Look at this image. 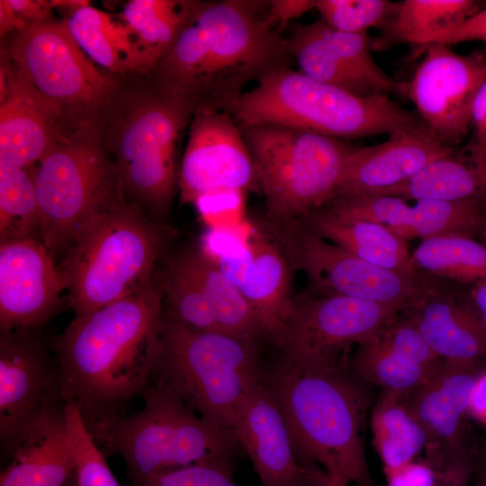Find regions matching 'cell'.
I'll list each match as a JSON object with an SVG mask.
<instances>
[{
  "instance_id": "6da1fadb",
  "label": "cell",
  "mask_w": 486,
  "mask_h": 486,
  "mask_svg": "<svg viewBox=\"0 0 486 486\" xmlns=\"http://www.w3.org/2000/svg\"><path fill=\"white\" fill-rule=\"evenodd\" d=\"M162 285L141 290L75 316L51 342L66 403L86 424L122 409L150 384L159 356Z\"/></svg>"
},
{
  "instance_id": "7a4b0ae2",
  "label": "cell",
  "mask_w": 486,
  "mask_h": 486,
  "mask_svg": "<svg viewBox=\"0 0 486 486\" xmlns=\"http://www.w3.org/2000/svg\"><path fill=\"white\" fill-rule=\"evenodd\" d=\"M268 1L198 2L169 53L154 69L161 92L200 109L230 113L251 82L292 59L266 18Z\"/></svg>"
},
{
  "instance_id": "3957f363",
  "label": "cell",
  "mask_w": 486,
  "mask_h": 486,
  "mask_svg": "<svg viewBox=\"0 0 486 486\" xmlns=\"http://www.w3.org/2000/svg\"><path fill=\"white\" fill-rule=\"evenodd\" d=\"M348 366L311 367L281 357L266 381L301 462L346 485L375 486L364 448L367 396Z\"/></svg>"
},
{
  "instance_id": "277c9868",
  "label": "cell",
  "mask_w": 486,
  "mask_h": 486,
  "mask_svg": "<svg viewBox=\"0 0 486 486\" xmlns=\"http://www.w3.org/2000/svg\"><path fill=\"white\" fill-rule=\"evenodd\" d=\"M164 242L160 221L114 194L78 228L58 266L75 316L150 284Z\"/></svg>"
},
{
  "instance_id": "5b68a950",
  "label": "cell",
  "mask_w": 486,
  "mask_h": 486,
  "mask_svg": "<svg viewBox=\"0 0 486 486\" xmlns=\"http://www.w3.org/2000/svg\"><path fill=\"white\" fill-rule=\"evenodd\" d=\"M142 410L86 424L106 454L124 461L132 482L202 462H230L231 431L203 418L165 383L152 380Z\"/></svg>"
},
{
  "instance_id": "8992f818",
  "label": "cell",
  "mask_w": 486,
  "mask_h": 486,
  "mask_svg": "<svg viewBox=\"0 0 486 486\" xmlns=\"http://www.w3.org/2000/svg\"><path fill=\"white\" fill-rule=\"evenodd\" d=\"M230 114L240 128L270 124L338 140L425 125L388 95L357 96L290 66L273 70L243 93Z\"/></svg>"
},
{
  "instance_id": "52a82bcc",
  "label": "cell",
  "mask_w": 486,
  "mask_h": 486,
  "mask_svg": "<svg viewBox=\"0 0 486 486\" xmlns=\"http://www.w3.org/2000/svg\"><path fill=\"white\" fill-rule=\"evenodd\" d=\"M264 375L256 340L194 328L164 311L152 380L203 418L235 435L239 410Z\"/></svg>"
},
{
  "instance_id": "ba28073f",
  "label": "cell",
  "mask_w": 486,
  "mask_h": 486,
  "mask_svg": "<svg viewBox=\"0 0 486 486\" xmlns=\"http://www.w3.org/2000/svg\"><path fill=\"white\" fill-rule=\"evenodd\" d=\"M240 130L273 216L303 219L334 199L352 147L338 139L277 125Z\"/></svg>"
},
{
  "instance_id": "9c48e42d",
  "label": "cell",
  "mask_w": 486,
  "mask_h": 486,
  "mask_svg": "<svg viewBox=\"0 0 486 486\" xmlns=\"http://www.w3.org/2000/svg\"><path fill=\"white\" fill-rule=\"evenodd\" d=\"M126 112L110 148L116 181L127 200L159 221L178 184L177 144L194 110L186 101L154 87Z\"/></svg>"
},
{
  "instance_id": "30bf717a",
  "label": "cell",
  "mask_w": 486,
  "mask_h": 486,
  "mask_svg": "<svg viewBox=\"0 0 486 486\" xmlns=\"http://www.w3.org/2000/svg\"><path fill=\"white\" fill-rule=\"evenodd\" d=\"M40 213V239L64 256L86 220L121 191L95 128L84 122L60 136L33 169Z\"/></svg>"
},
{
  "instance_id": "8fae6325",
  "label": "cell",
  "mask_w": 486,
  "mask_h": 486,
  "mask_svg": "<svg viewBox=\"0 0 486 486\" xmlns=\"http://www.w3.org/2000/svg\"><path fill=\"white\" fill-rule=\"evenodd\" d=\"M401 311L387 303L346 296L304 295L293 310L278 348L282 358L311 367L347 365L346 356Z\"/></svg>"
},
{
  "instance_id": "7c38bea8",
  "label": "cell",
  "mask_w": 486,
  "mask_h": 486,
  "mask_svg": "<svg viewBox=\"0 0 486 486\" xmlns=\"http://www.w3.org/2000/svg\"><path fill=\"white\" fill-rule=\"evenodd\" d=\"M8 54L17 72L59 112L95 109L112 89L111 81L74 40L65 21L18 32Z\"/></svg>"
},
{
  "instance_id": "4fadbf2b",
  "label": "cell",
  "mask_w": 486,
  "mask_h": 486,
  "mask_svg": "<svg viewBox=\"0 0 486 486\" xmlns=\"http://www.w3.org/2000/svg\"><path fill=\"white\" fill-rule=\"evenodd\" d=\"M65 404L57 360L34 329L0 336V444L12 456L31 427L48 410Z\"/></svg>"
},
{
  "instance_id": "5bb4252c",
  "label": "cell",
  "mask_w": 486,
  "mask_h": 486,
  "mask_svg": "<svg viewBox=\"0 0 486 486\" xmlns=\"http://www.w3.org/2000/svg\"><path fill=\"white\" fill-rule=\"evenodd\" d=\"M424 47L407 97L431 133L454 148L468 133L472 103L486 78V56L478 51L460 55L439 43Z\"/></svg>"
},
{
  "instance_id": "9a60e30c",
  "label": "cell",
  "mask_w": 486,
  "mask_h": 486,
  "mask_svg": "<svg viewBox=\"0 0 486 486\" xmlns=\"http://www.w3.org/2000/svg\"><path fill=\"white\" fill-rule=\"evenodd\" d=\"M285 39L300 71L313 79L361 97H407L408 84L391 77L373 58V39L367 33L338 31L320 19L293 23Z\"/></svg>"
},
{
  "instance_id": "2e32d148",
  "label": "cell",
  "mask_w": 486,
  "mask_h": 486,
  "mask_svg": "<svg viewBox=\"0 0 486 486\" xmlns=\"http://www.w3.org/2000/svg\"><path fill=\"white\" fill-rule=\"evenodd\" d=\"M466 284L415 271L411 292L400 314L416 327L439 358L486 363V328Z\"/></svg>"
},
{
  "instance_id": "e0dca14e",
  "label": "cell",
  "mask_w": 486,
  "mask_h": 486,
  "mask_svg": "<svg viewBox=\"0 0 486 486\" xmlns=\"http://www.w3.org/2000/svg\"><path fill=\"white\" fill-rule=\"evenodd\" d=\"M486 363L442 360L404 402L426 435L428 462L439 472L472 459L468 417L473 389Z\"/></svg>"
},
{
  "instance_id": "ac0fdd59",
  "label": "cell",
  "mask_w": 486,
  "mask_h": 486,
  "mask_svg": "<svg viewBox=\"0 0 486 486\" xmlns=\"http://www.w3.org/2000/svg\"><path fill=\"white\" fill-rule=\"evenodd\" d=\"M256 181L253 158L231 114L194 111L178 172L181 201L194 204L201 196L220 190L246 193Z\"/></svg>"
},
{
  "instance_id": "d6986e66",
  "label": "cell",
  "mask_w": 486,
  "mask_h": 486,
  "mask_svg": "<svg viewBox=\"0 0 486 486\" xmlns=\"http://www.w3.org/2000/svg\"><path fill=\"white\" fill-rule=\"evenodd\" d=\"M320 210L339 220L382 224L405 241L464 237L486 243V199L420 200L410 206L399 197L362 195L334 199Z\"/></svg>"
},
{
  "instance_id": "ffe728a7",
  "label": "cell",
  "mask_w": 486,
  "mask_h": 486,
  "mask_svg": "<svg viewBox=\"0 0 486 486\" xmlns=\"http://www.w3.org/2000/svg\"><path fill=\"white\" fill-rule=\"evenodd\" d=\"M293 235L290 249L315 294L393 304L401 310L406 305L414 273H399L368 263L306 228L296 230Z\"/></svg>"
},
{
  "instance_id": "44dd1931",
  "label": "cell",
  "mask_w": 486,
  "mask_h": 486,
  "mask_svg": "<svg viewBox=\"0 0 486 486\" xmlns=\"http://www.w3.org/2000/svg\"><path fill=\"white\" fill-rule=\"evenodd\" d=\"M66 290L45 245L38 238L0 243V328L37 330L58 312Z\"/></svg>"
},
{
  "instance_id": "7402d4cb",
  "label": "cell",
  "mask_w": 486,
  "mask_h": 486,
  "mask_svg": "<svg viewBox=\"0 0 486 486\" xmlns=\"http://www.w3.org/2000/svg\"><path fill=\"white\" fill-rule=\"evenodd\" d=\"M235 436L263 486H322L327 474L303 464L265 375L242 404Z\"/></svg>"
},
{
  "instance_id": "603a6c76",
  "label": "cell",
  "mask_w": 486,
  "mask_h": 486,
  "mask_svg": "<svg viewBox=\"0 0 486 486\" xmlns=\"http://www.w3.org/2000/svg\"><path fill=\"white\" fill-rule=\"evenodd\" d=\"M212 261L249 303L263 336L278 346L294 306L290 269L281 251L255 230Z\"/></svg>"
},
{
  "instance_id": "cb8c5ba5",
  "label": "cell",
  "mask_w": 486,
  "mask_h": 486,
  "mask_svg": "<svg viewBox=\"0 0 486 486\" xmlns=\"http://www.w3.org/2000/svg\"><path fill=\"white\" fill-rule=\"evenodd\" d=\"M441 361L416 327L400 312L356 346L347 365L358 379L405 402Z\"/></svg>"
},
{
  "instance_id": "d4e9b609",
  "label": "cell",
  "mask_w": 486,
  "mask_h": 486,
  "mask_svg": "<svg viewBox=\"0 0 486 486\" xmlns=\"http://www.w3.org/2000/svg\"><path fill=\"white\" fill-rule=\"evenodd\" d=\"M456 150L439 141L426 125L399 130L372 147L353 148L334 199L374 194Z\"/></svg>"
},
{
  "instance_id": "484cf974",
  "label": "cell",
  "mask_w": 486,
  "mask_h": 486,
  "mask_svg": "<svg viewBox=\"0 0 486 486\" xmlns=\"http://www.w3.org/2000/svg\"><path fill=\"white\" fill-rule=\"evenodd\" d=\"M60 112L18 72H8L7 94L0 105V166L31 167L57 142Z\"/></svg>"
},
{
  "instance_id": "4316f807",
  "label": "cell",
  "mask_w": 486,
  "mask_h": 486,
  "mask_svg": "<svg viewBox=\"0 0 486 486\" xmlns=\"http://www.w3.org/2000/svg\"><path fill=\"white\" fill-rule=\"evenodd\" d=\"M2 472L0 486H65L76 471V457L65 404L45 411L15 447Z\"/></svg>"
},
{
  "instance_id": "83f0119b",
  "label": "cell",
  "mask_w": 486,
  "mask_h": 486,
  "mask_svg": "<svg viewBox=\"0 0 486 486\" xmlns=\"http://www.w3.org/2000/svg\"><path fill=\"white\" fill-rule=\"evenodd\" d=\"M65 22L83 51L102 67L121 74L155 69L130 27L109 14L88 5L72 13Z\"/></svg>"
},
{
  "instance_id": "f1b7e54d",
  "label": "cell",
  "mask_w": 486,
  "mask_h": 486,
  "mask_svg": "<svg viewBox=\"0 0 486 486\" xmlns=\"http://www.w3.org/2000/svg\"><path fill=\"white\" fill-rule=\"evenodd\" d=\"M372 195L442 202L486 199V162L466 146L428 163L408 180Z\"/></svg>"
},
{
  "instance_id": "f546056e",
  "label": "cell",
  "mask_w": 486,
  "mask_h": 486,
  "mask_svg": "<svg viewBox=\"0 0 486 486\" xmlns=\"http://www.w3.org/2000/svg\"><path fill=\"white\" fill-rule=\"evenodd\" d=\"M302 220L310 232L368 263L399 273H415L406 241L382 224L339 220L320 209Z\"/></svg>"
},
{
  "instance_id": "4dcf8cb0",
  "label": "cell",
  "mask_w": 486,
  "mask_h": 486,
  "mask_svg": "<svg viewBox=\"0 0 486 486\" xmlns=\"http://www.w3.org/2000/svg\"><path fill=\"white\" fill-rule=\"evenodd\" d=\"M177 258L200 284L219 328L256 340L263 335L259 321L237 285L200 249H189Z\"/></svg>"
},
{
  "instance_id": "1f68e13d",
  "label": "cell",
  "mask_w": 486,
  "mask_h": 486,
  "mask_svg": "<svg viewBox=\"0 0 486 486\" xmlns=\"http://www.w3.org/2000/svg\"><path fill=\"white\" fill-rule=\"evenodd\" d=\"M197 1L131 0L122 12L128 24L156 67L169 53L192 17Z\"/></svg>"
},
{
  "instance_id": "d6a6232c",
  "label": "cell",
  "mask_w": 486,
  "mask_h": 486,
  "mask_svg": "<svg viewBox=\"0 0 486 486\" xmlns=\"http://www.w3.org/2000/svg\"><path fill=\"white\" fill-rule=\"evenodd\" d=\"M480 11L472 0H406L380 37L373 39V50H381L393 44L418 40L450 28Z\"/></svg>"
},
{
  "instance_id": "836d02e7",
  "label": "cell",
  "mask_w": 486,
  "mask_h": 486,
  "mask_svg": "<svg viewBox=\"0 0 486 486\" xmlns=\"http://www.w3.org/2000/svg\"><path fill=\"white\" fill-rule=\"evenodd\" d=\"M371 428L383 471L398 468L425 449V432L406 404L382 393L373 408Z\"/></svg>"
},
{
  "instance_id": "e575fe53",
  "label": "cell",
  "mask_w": 486,
  "mask_h": 486,
  "mask_svg": "<svg viewBox=\"0 0 486 486\" xmlns=\"http://www.w3.org/2000/svg\"><path fill=\"white\" fill-rule=\"evenodd\" d=\"M415 271H424L465 284L486 281V243L464 237L422 240L410 254Z\"/></svg>"
},
{
  "instance_id": "d590c367",
  "label": "cell",
  "mask_w": 486,
  "mask_h": 486,
  "mask_svg": "<svg viewBox=\"0 0 486 486\" xmlns=\"http://www.w3.org/2000/svg\"><path fill=\"white\" fill-rule=\"evenodd\" d=\"M29 168L0 166L1 243L40 237V213Z\"/></svg>"
},
{
  "instance_id": "8d00e7d4",
  "label": "cell",
  "mask_w": 486,
  "mask_h": 486,
  "mask_svg": "<svg viewBox=\"0 0 486 486\" xmlns=\"http://www.w3.org/2000/svg\"><path fill=\"white\" fill-rule=\"evenodd\" d=\"M162 288L167 314L194 328L221 331L200 284L177 257L170 265Z\"/></svg>"
},
{
  "instance_id": "74e56055",
  "label": "cell",
  "mask_w": 486,
  "mask_h": 486,
  "mask_svg": "<svg viewBox=\"0 0 486 486\" xmlns=\"http://www.w3.org/2000/svg\"><path fill=\"white\" fill-rule=\"evenodd\" d=\"M400 4L388 0H316L320 19L333 29L367 33L371 28L387 26L396 16Z\"/></svg>"
},
{
  "instance_id": "f35d334b",
  "label": "cell",
  "mask_w": 486,
  "mask_h": 486,
  "mask_svg": "<svg viewBox=\"0 0 486 486\" xmlns=\"http://www.w3.org/2000/svg\"><path fill=\"white\" fill-rule=\"evenodd\" d=\"M65 417L76 462L77 486H121L78 409L66 403Z\"/></svg>"
},
{
  "instance_id": "ab89813d",
  "label": "cell",
  "mask_w": 486,
  "mask_h": 486,
  "mask_svg": "<svg viewBox=\"0 0 486 486\" xmlns=\"http://www.w3.org/2000/svg\"><path fill=\"white\" fill-rule=\"evenodd\" d=\"M131 486H238L230 462H202L132 482Z\"/></svg>"
},
{
  "instance_id": "60d3db41",
  "label": "cell",
  "mask_w": 486,
  "mask_h": 486,
  "mask_svg": "<svg viewBox=\"0 0 486 486\" xmlns=\"http://www.w3.org/2000/svg\"><path fill=\"white\" fill-rule=\"evenodd\" d=\"M209 229L232 228L245 221V192L220 190L204 194L194 203Z\"/></svg>"
},
{
  "instance_id": "b9f144b4",
  "label": "cell",
  "mask_w": 486,
  "mask_h": 486,
  "mask_svg": "<svg viewBox=\"0 0 486 486\" xmlns=\"http://www.w3.org/2000/svg\"><path fill=\"white\" fill-rule=\"evenodd\" d=\"M470 40L486 42V9L478 11L454 26L422 37L415 44L449 45Z\"/></svg>"
},
{
  "instance_id": "7bdbcfd3",
  "label": "cell",
  "mask_w": 486,
  "mask_h": 486,
  "mask_svg": "<svg viewBox=\"0 0 486 486\" xmlns=\"http://www.w3.org/2000/svg\"><path fill=\"white\" fill-rule=\"evenodd\" d=\"M383 472L386 486H438L440 482V472L428 461L413 460Z\"/></svg>"
},
{
  "instance_id": "ee69618b",
  "label": "cell",
  "mask_w": 486,
  "mask_h": 486,
  "mask_svg": "<svg viewBox=\"0 0 486 486\" xmlns=\"http://www.w3.org/2000/svg\"><path fill=\"white\" fill-rule=\"evenodd\" d=\"M316 0H274L268 1L266 18L281 34L285 26L315 8Z\"/></svg>"
},
{
  "instance_id": "f6af8a7d",
  "label": "cell",
  "mask_w": 486,
  "mask_h": 486,
  "mask_svg": "<svg viewBox=\"0 0 486 486\" xmlns=\"http://www.w3.org/2000/svg\"><path fill=\"white\" fill-rule=\"evenodd\" d=\"M472 122L475 128V135L467 147L477 158L486 161V78L480 86L472 103Z\"/></svg>"
},
{
  "instance_id": "bcb514c9",
  "label": "cell",
  "mask_w": 486,
  "mask_h": 486,
  "mask_svg": "<svg viewBox=\"0 0 486 486\" xmlns=\"http://www.w3.org/2000/svg\"><path fill=\"white\" fill-rule=\"evenodd\" d=\"M16 14L27 26L52 21L53 5L45 0H9Z\"/></svg>"
},
{
  "instance_id": "7dc6e473",
  "label": "cell",
  "mask_w": 486,
  "mask_h": 486,
  "mask_svg": "<svg viewBox=\"0 0 486 486\" xmlns=\"http://www.w3.org/2000/svg\"><path fill=\"white\" fill-rule=\"evenodd\" d=\"M470 414L486 425V368L479 376L473 389Z\"/></svg>"
},
{
  "instance_id": "c3c4849f",
  "label": "cell",
  "mask_w": 486,
  "mask_h": 486,
  "mask_svg": "<svg viewBox=\"0 0 486 486\" xmlns=\"http://www.w3.org/2000/svg\"><path fill=\"white\" fill-rule=\"evenodd\" d=\"M27 24L16 14L12 8L9 0L0 1V35L18 31L21 32L27 28Z\"/></svg>"
},
{
  "instance_id": "681fc988",
  "label": "cell",
  "mask_w": 486,
  "mask_h": 486,
  "mask_svg": "<svg viewBox=\"0 0 486 486\" xmlns=\"http://www.w3.org/2000/svg\"><path fill=\"white\" fill-rule=\"evenodd\" d=\"M472 471V461L450 467L440 472L438 486H465Z\"/></svg>"
},
{
  "instance_id": "f907efd6",
  "label": "cell",
  "mask_w": 486,
  "mask_h": 486,
  "mask_svg": "<svg viewBox=\"0 0 486 486\" xmlns=\"http://www.w3.org/2000/svg\"><path fill=\"white\" fill-rule=\"evenodd\" d=\"M470 294L486 328V281L471 284Z\"/></svg>"
},
{
  "instance_id": "816d5d0a",
  "label": "cell",
  "mask_w": 486,
  "mask_h": 486,
  "mask_svg": "<svg viewBox=\"0 0 486 486\" xmlns=\"http://www.w3.org/2000/svg\"><path fill=\"white\" fill-rule=\"evenodd\" d=\"M50 2L54 8H64L71 11V14L80 8L90 5V2L86 0H50Z\"/></svg>"
},
{
  "instance_id": "f5cc1de1",
  "label": "cell",
  "mask_w": 486,
  "mask_h": 486,
  "mask_svg": "<svg viewBox=\"0 0 486 486\" xmlns=\"http://www.w3.org/2000/svg\"><path fill=\"white\" fill-rule=\"evenodd\" d=\"M322 486H347V485L327 477V481Z\"/></svg>"
},
{
  "instance_id": "db71d44e",
  "label": "cell",
  "mask_w": 486,
  "mask_h": 486,
  "mask_svg": "<svg viewBox=\"0 0 486 486\" xmlns=\"http://www.w3.org/2000/svg\"><path fill=\"white\" fill-rule=\"evenodd\" d=\"M475 486H486V475L482 472L479 473Z\"/></svg>"
},
{
  "instance_id": "11a10c76",
  "label": "cell",
  "mask_w": 486,
  "mask_h": 486,
  "mask_svg": "<svg viewBox=\"0 0 486 486\" xmlns=\"http://www.w3.org/2000/svg\"><path fill=\"white\" fill-rule=\"evenodd\" d=\"M65 486H77L76 480V473L74 472L73 475L70 477L68 482L66 483Z\"/></svg>"
},
{
  "instance_id": "9f6ffc18",
  "label": "cell",
  "mask_w": 486,
  "mask_h": 486,
  "mask_svg": "<svg viewBox=\"0 0 486 486\" xmlns=\"http://www.w3.org/2000/svg\"><path fill=\"white\" fill-rule=\"evenodd\" d=\"M481 472L486 475V452L484 453L483 464Z\"/></svg>"
},
{
  "instance_id": "6f0895ef",
  "label": "cell",
  "mask_w": 486,
  "mask_h": 486,
  "mask_svg": "<svg viewBox=\"0 0 486 486\" xmlns=\"http://www.w3.org/2000/svg\"><path fill=\"white\" fill-rule=\"evenodd\" d=\"M485 45H486V42H485Z\"/></svg>"
}]
</instances>
